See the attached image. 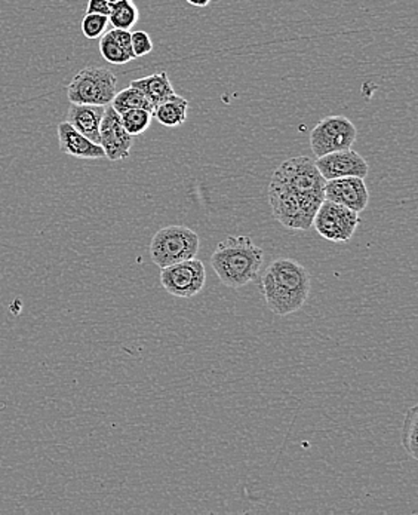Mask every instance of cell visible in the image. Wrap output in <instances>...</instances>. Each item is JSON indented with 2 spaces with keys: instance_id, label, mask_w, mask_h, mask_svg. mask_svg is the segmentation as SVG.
Returning <instances> with one entry per match:
<instances>
[{
  "instance_id": "cell-5",
  "label": "cell",
  "mask_w": 418,
  "mask_h": 515,
  "mask_svg": "<svg viewBox=\"0 0 418 515\" xmlns=\"http://www.w3.org/2000/svg\"><path fill=\"white\" fill-rule=\"evenodd\" d=\"M118 92V78L106 67H85L67 87V97L74 104L109 106Z\"/></svg>"
},
{
  "instance_id": "cell-7",
  "label": "cell",
  "mask_w": 418,
  "mask_h": 515,
  "mask_svg": "<svg viewBox=\"0 0 418 515\" xmlns=\"http://www.w3.org/2000/svg\"><path fill=\"white\" fill-rule=\"evenodd\" d=\"M359 223V212L327 199H323L313 219L317 234L330 242H349Z\"/></svg>"
},
{
  "instance_id": "cell-3",
  "label": "cell",
  "mask_w": 418,
  "mask_h": 515,
  "mask_svg": "<svg viewBox=\"0 0 418 515\" xmlns=\"http://www.w3.org/2000/svg\"><path fill=\"white\" fill-rule=\"evenodd\" d=\"M264 262V251L249 236H227L217 245L211 266L221 282L238 290L257 280Z\"/></svg>"
},
{
  "instance_id": "cell-21",
  "label": "cell",
  "mask_w": 418,
  "mask_h": 515,
  "mask_svg": "<svg viewBox=\"0 0 418 515\" xmlns=\"http://www.w3.org/2000/svg\"><path fill=\"white\" fill-rule=\"evenodd\" d=\"M109 17L106 15L87 14L82 19V33L87 39H100L106 33Z\"/></svg>"
},
{
  "instance_id": "cell-22",
  "label": "cell",
  "mask_w": 418,
  "mask_h": 515,
  "mask_svg": "<svg viewBox=\"0 0 418 515\" xmlns=\"http://www.w3.org/2000/svg\"><path fill=\"white\" fill-rule=\"evenodd\" d=\"M131 45H133L135 58L148 56L153 51L152 39L148 36V33L143 32V30L131 32Z\"/></svg>"
},
{
  "instance_id": "cell-2",
  "label": "cell",
  "mask_w": 418,
  "mask_h": 515,
  "mask_svg": "<svg viewBox=\"0 0 418 515\" xmlns=\"http://www.w3.org/2000/svg\"><path fill=\"white\" fill-rule=\"evenodd\" d=\"M260 288L267 308L277 317H286L308 302L312 278L294 258H277L267 266Z\"/></svg>"
},
{
  "instance_id": "cell-23",
  "label": "cell",
  "mask_w": 418,
  "mask_h": 515,
  "mask_svg": "<svg viewBox=\"0 0 418 515\" xmlns=\"http://www.w3.org/2000/svg\"><path fill=\"white\" fill-rule=\"evenodd\" d=\"M87 14L110 15V4L107 0H89Z\"/></svg>"
},
{
  "instance_id": "cell-15",
  "label": "cell",
  "mask_w": 418,
  "mask_h": 515,
  "mask_svg": "<svg viewBox=\"0 0 418 515\" xmlns=\"http://www.w3.org/2000/svg\"><path fill=\"white\" fill-rule=\"evenodd\" d=\"M131 87L137 88L152 103L153 109L174 96L175 91L166 72L150 74L146 78L135 79Z\"/></svg>"
},
{
  "instance_id": "cell-11",
  "label": "cell",
  "mask_w": 418,
  "mask_h": 515,
  "mask_svg": "<svg viewBox=\"0 0 418 515\" xmlns=\"http://www.w3.org/2000/svg\"><path fill=\"white\" fill-rule=\"evenodd\" d=\"M325 199L361 212L369 203L365 179L361 177H343V179L327 180L325 183Z\"/></svg>"
},
{
  "instance_id": "cell-18",
  "label": "cell",
  "mask_w": 418,
  "mask_h": 515,
  "mask_svg": "<svg viewBox=\"0 0 418 515\" xmlns=\"http://www.w3.org/2000/svg\"><path fill=\"white\" fill-rule=\"evenodd\" d=\"M138 19H140V12L133 0H119V2L110 4L109 23L113 26V28L131 30L138 23Z\"/></svg>"
},
{
  "instance_id": "cell-14",
  "label": "cell",
  "mask_w": 418,
  "mask_h": 515,
  "mask_svg": "<svg viewBox=\"0 0 418 515\" xmlns=\"http://www.w3.org/2000/svg\"><path fill=\"white\" fill-rule=\"evenodd\" d=\"M100 52L110 65H122L135 60L131 45V30L111 28L100 37Z\"/></svg>"
},
{
  "instance_id": "cell-6",
  "label": "cell",
  "mask_w": 418,
  "mask_h": 515,
  "mask_svg": "<svg viewBox=\"0 0 418 515\" xmlns=\"http://www.w3.org/2000/svg\"><path fill=\"white\" fill-rule=\"evenodd\" d=\"M358 138V129L346 116H328L317 122L310 133V148L316 158L350 149Z\"/></svg>"
},
{
  "instance_id": "cell-16",
  "label": "cell",
  "mask_w": 418,
  "mask_h": 515,
  "mask_svg": "<svg viewBox=\"0 0 418 515\" xmlns=\"http://www.w3.org/2000/svg\"><path fill=\"white\" fill-rule=\"evenodd\" d=\"M187 111H189V102L181 96L174 94L172 97L153 109V118L163 127L175 128L187 120Z\"/></svg>"
},
{
  "instance_id": "cell-8",
  "label": "cell",
  "mask_w": 418,
  "mask_h": 515,
  "mask_svg": "<svg viewBox=\"0 0 418 515\" xmlns=\"http://www.w3.org/2000/svg\"><path fill=\"white\" fill-rule=\"evenodd\" d=\"M161 284L171 296L190 299L203 290L207 271L199 258H189L172 266L162 267Z\"/></svg>"
},
{
  "instance_id": "cell-24",
  "label": "cell",
  "mask_w": 418,
  "mask_h": 515,
  "mask_svg": "<svg viewBox=\"0 0 418 515\" xmlns=\"http://www.w3.org/2000/svg\"><path fill=\"white\" fill-rule=\"evenodd\" d=\"M190 5L196 6V8H205V6L211 4V0H186Z\"/></svg>"
},
{
  "instance_id": "cell-13",
  "label": "cell",
  "mask_w": 418,
  "mask_h": 515,
  "mask_svg": "<svg viewBox=\"0 0 418 515\" xmlns=\"http://www.w3.org/2000/svg\"><path fill=\"white\" fill-rule=\"evenodd\" d=\"M104 111H106V106L72 103L65 122H69L76 131L89 138L94 143L100 144V125H102Z\"/></svg>"
},
{
  "instance_id": "cell-4",
  "label": "cell",
  "mask_w": 418,
  "mask_h": 515,
  "mask_svg": "<svg viewBox=\"0 0 418 515\" xmlns=\"http://www.w3.org/2000/svg\"><path fill=\"white\" fill-rule=\"evenodd\" d=\"M201 247L199 235L187 226H166L157 230L150 242V258L157 267L196 258Z\"/></svg>"
},
{
  "instance_id": "cell-25",
  "label": "cell",
  "mask_w": 418,
  "mask_h": 515,
  "mask_svg": "<svg viewBox=\"0 0 418 515\" xmlns=\"http://www.w3.org/2000/svg\"><path fill=\"white\" fill-rule=\"evenodd\" d=\"M109 4H115V2H119V0H107Z\"/></svg>"
},
{
  "instance_id": "cell-12",
  "label": "cell",
  "mask_w": 418,
  "mask_h": 515,
  "mask_svg": "<svg viewBox=\"0 0 418 515\" xmlns=\"http://www.w3.org/2000/svg\"><path fill=\"white\" fill-rule=\"evenodd\" d=\"M57 131H58L61 152L67 153L70 157L80 158V159H104L106 158V153L100 144L94 143L89 138L82 135L69 122L65 120L58 124Z\"/></svg>"
},
{
  "instance_id": "cell-1",
  "label": "cell",
  "mask_w": 418,
  "mask_h": 515,
  "mask_svg": "<svg viewBox=\"0 0 418 515\" xmlns=\"http://www.w3.org/2000/svg\"><path fill=\"white\" fill-rule=\"evenodd\" d=\"M325 183L312 158L295 157L282 162L269 184L273 217L286 229H310L325 199Z\"/></svg>"
},
{
  "instance_id": "cell-17",
  "label": "cell",
  "mask_w": 418,
  "mask_h": 515,
  "mask_svg": "<svg viewBox=\"0 0 418 515\" xmlns=\"http://www.w3.org/2000/svg\"><path fill=\"white\" fill-rule=\"evenodd\" d=\"M110 106L119 115L120 113H124V111H131V109H144V111H153L152 103L148 102V97L144 96L143 92L137 89V88L131 87V85L120 92H116L115 97L111 100Z\"/></svg>"
},
{
  "instance_id": "cell-19",
  "label": "cell",
  "mask_w": 418,
  "mask_h": 515,
  "mask_svg": "<svg viewBox=\"0 0 418 515\" xmlns=\"http://www.w3.org/2000/svg\"><path fill=\"white\" fill-rule=\"evenodd\" d=\"M418 405H413L405 413L404 425H402V446L413 459H418L417 442Z\"/></svg>"
},
{
  "instance_id": "cell-20",
  "label": "cell",
  "mask_w": 418,
  "mask_h": 515,
  "mask_svg": "<svg viewBox=\"0 0 418 515\" xmlns=\"http://www.w3.org/2000/svg\"><path fill=\"white\" fill-rule=\"evenodd\" d=\"M152 120L153 111H144V109H131L120 113V122L124 125L125 131L133 137L146 133Z\"/></svg>"
},
{
  "instance_id": "cell-9",
  "label": "cell",
  "mask_w": 418,
  "mask_h": 515,
  "mask_svg": "<svg viewBox=\"0 0 418 515\" xmlns=\"http://www.w3.org/2000/svg\"><path fill=\"white\" fill-rule=\"evenodd\" d=\"M133 137L125 131L120 115L109 104L100 125V146L110 161L128 159L133 149Z\"/></svg>"
},
{
  "instance_id": "cell-10",
  "label": "cell",
  "mask_w": 418,
  "mask_h": 515,
  "mask_svg": "<svg viewBox=\"0 0 418 515\" xmlns=\"http://www.w3.org/2000/svg\"><path fill=\"white\" fill-rule=\"evenodd\" d=\"M317 170L325 180L343 179V177H361L365 179L369 173V165L353 149H343L316 158Z\"/></svg>"
}]
</instances>
